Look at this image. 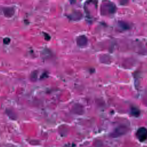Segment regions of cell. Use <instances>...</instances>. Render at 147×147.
<instances>
[{"instance_id":"1","label":"cell","mask_w":147,"mask_h":147,"mask_svg":"<svg viewBox=\"0 0 147 147\" xmlns=\"http://www.w3.org/2000/svg\"><path fill=\"white\" fill-rule=\"evenodd\" d=\"M127 131V128L125 126H119L115 129L114 131L111 133V136L113 137H117L123 134Z\"/></svg>"},{"instance_id":"2","label":"cell","mask_w":147,"mask_h":147,"mask_svg":"<svg viewBox=\"0 0 147 147\" xmlns=\"http://www.w3.org/2000/svg\"><path fill=\"white\" fill-rule=\"evenodd\" d=\"M137 137L140 141H144L147 139V129L145 127H140L137 131Z\"/></svg>"},{"instance_id":"3","label":"cell","mask_w":147,"mask_h":147,"mask_svg":"<svg viewBox=\"0 0 147 147\" xmlns=\"http://www.w3.org/2000/svg\"><path fill=\"white\" fill-rule=\"evenodd\" d=\"M77 44L79 46H84L87 44V39L86 36H81L77 38L76 39Z\"/></svg>"},{"instance_id":"4","label":"cell","mask_w":147,"mask_h":147,"mask_svg":"<svg viewBox=\"0 0 147 147\" xmlns=\"http://www.w3.org/2000/svg\"><path fill=\"white\" fill-rule=\"evenodd\" d=\"M4 14L6 17H11L14 14V10H13V8H6L3 10Z\"/></svg>"},{"instance_id":"5","label":"cell","mask_w":147,"mask_h":147,"mask_svg":"<svg viewBox=\"0 0 147 147\" xmlns=\"http://www.w3.org/2000/svg\"><path fill=\"white\" fill-rule=\"evenodd\" d=\"M131 114H132L133 115L138 116L139 114H140V111H139V110L133 107L131 109Z\"/></svg>"},{"instance_id":"6","label":"cell","mask_w":147,"mask_h":147,"mask_svg":"<svg viewBox=\"0 0 147 147\" xmlns=\"http://www.w3.org/2000/svg\"><path fill=\"white\" fill-rule=\"evenodd\" d=\"M37 72L36 71L32 72L31 75H30V79L32 81H35L37 79Z\"/></svg>"}]
</instances>
